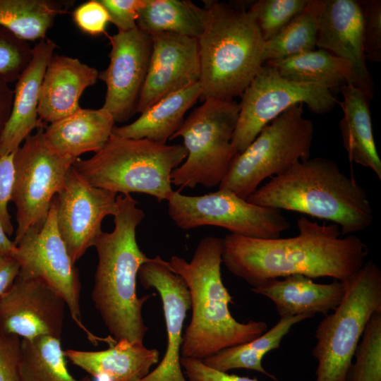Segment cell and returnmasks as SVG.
Here are the masks:
<instances>
[{
	"mask_svg": "<svg viewBox=\"0 0 381 381\" xmlns=\"http://www.w3.org/2000/svg\"><path fill=\"white\" fill-rule=\"evenodd\" d=\"M20 265L16 258L0 255V298L11 287L18 276Z\"/></svg>",
	"mask_w": 381,
	"mask_h": 381,
	"instance_id": "obj_42",
	"label": "cell"
},
{
	"mask_svg": "<svg viewBox=\"0 0 381 381\" xmlns=\"http://www.w3.org/2000/svg\"><path fill=\"white\" fill-rule=\"evenodd\" d=\"M111 114L103 109L81 107L73 114L49 123L44 130L48 146L57 154L73 159L83 153L99 151L114 127Z\"/></svg>",
	"mask_w": 381,
	"mask_h": 381,
	"instance_id": "obj_24",
	"label": "cell"
},
{
	"mask_svg": "<svg viewBox=\"0 0 381 381\" xmlns=\"http://www.w3.org/2000/svg\"><path fill=\"white\" fill-rule=\"evenodd\" d=\"M116 193L87 182L73 165L53 200L58 231L75 264L102 234V222L117 211Z\"/></svg>",
	"mask_w": 381,
	"mask_h": 381,
	"instance_id": "obj_14",
	"label": "cell"
},
{
	"mask_svg": "<svg viewBox=\"0 0 381 381\" xmlns=\"http://www.w3.org/2000/svg\"><path fill=\"white\" fill-rule=\"evenodd\" d=\"M313 316V315L310 314H301L280 317L278 322L272 329L258 338L245 344L222 349L202 360V362L220 372L227 373L233 369L245 368L258 371L277 381V378L262 367L263 356L269 351L279 348L282 339L289 332L293 325Z\"/></svg>",
	"mask_w": 381,
	"mask_h": 381,
	"instance_id": "obj_28",
	"label": "cell"
},
{
	"mask_svg": "<svg viewBox=\"0 0 381 381\" xmlns=\"http://www.w3.org/2000/svg\"><path fill=\"white\" fill-rule=\"evenodd\" d=\"M246 200L258 206L330 221L339 226L341 236L364 231L373 221L364 188L335 161L320 157L296 162Z\"/></svg>",
	"mask_w": 381,
	"mask_h": 381,
	"instance_id": "obj_4",
	"label": "cell"
},
{
	"mask_svg": "<svg viewBox=\"0 0 381 381\" xmlns=\"http://www.w3.org/2000/svg\"><path fill=\"white\" fill-rule=\"evenodd\" d=\"M265 64L275 68L287 79L329 90L351 85L353 80L350 63L322 49Z\"/></svg>",
	"mask_w": 381,
	"mask_h": 381,
	"instance_id": "obj_27",
	"label": "cell"
},
{
	"mask_svg": "<svg viewBox=\"0 0 381 381\" xmlns=\"http://www.w3.org/2000/svg\"><path fill=\"white\" fill-rule=\"evenodd\" d=\"M14 92L0 78V138L11 116Z\"/></svg>",
	"mask_w": 381,
	"mask_h": 381,
	"instance_id": "obj_43",
	"label": "cell"
},
{
	"mask_svg": "<svg viewBox=\"0 0 381 381\" xmlns=\"http://www.w3.org/2000/svg\"><path fill=\"white\" fill-rule=\"evenodd\" d=\"M180 363L188 381H258L256 377L250 378L216 370L198 359L181 356Z\"/></svg>",
	"mask_w": 381,
	"mask_h": 381,
	"instance_id": "obj_41",
	"label": "cell"
},
{
	"mask_svg": "<svg viewBox=\"0 0 381 381\" xmlns=\"http://www.w3.org/2000/svg\"><path fill=\"white\" fill-rule=\"evenodd\" d=\"M297 226V236L284 238L229 234L223 238L222 263L253 288L294 274L344 282L363 265L365 244L353 235L340 237L336 224L322 225L301 216Z\"/></svg>",
	"mask_w": 381,
	"mask_h": 381,
	"instance_id": "obj_1",
	"label": "cell"
},
{
	"mask_svg": "<svg viewBox=\"0 0 381 381\" xmlns=\"http://www.w3.org/2000/svg\"><path fill=\"white\" fill-rule=\"evenodd\" d=\"M152 54L136 112L142 113L164 97L199 82L197 38L171 32L149 35Z\"/></svg>",
	"mask_w": 381,
	"mask_h": 381,
	"instance_id": "obj_18",
	"label": "cell"
},
{
	"mask_svg": "<svg viewBox=\"0 0 381 381\" xmlns=\"http://www.w3.org/2000/svg\"><path fill=\"white\" fill-rule=\"evenodd\" d=\"M14 182L13 152L7 155H0V220L8 236L13 233L11 216L8 205L11 201Z\"/></svg>",
	"mask_w": 381,
	"mask_h": 381,
	"instance_id": "obj_40",
	"label": "cell"
},
{
	"mask_svg": "<svg viewBox=\"0 0 381 381\" xmlns=\"http://www.w3.org/2000/svg\"><path fill=\"white\" fill-rule=\"evenodd\" d=\"M240 104L234 100L209 98L184 119L170 140L181 137L188 152L175 169L171 183L181 188L219 186L238 154L231 145Z\"/></svg>",
	"mask_w": 381,
	"mask_h": 381,
	"instance_id": "obj_9",
	"label": "cell"
},
{
	"mask_svg": "<svg viewBox=\"0 0 381 381\" xmlns=\"http://www.w3.org/2000/svg\"><path fill=\"white\" fill-rule=\"evenodd\" d=\"M187 155L183 145L111 134L92 157L78 158L73 167L93 186L116 193H142L161 202L168 201L174 193L171 173Z\"/></svg>",
	"mask_w": 381,
	"mask_h": 381,
	"instance_id": "obj_6",
	"label": "cell"
},
{
	"mask_svg": "<svg viewBox=\"0 0 381 381\" xmlns=\"http://www.w3.org/2000/svg\"><path fill=\"white\" fill-rule=\"evenodd\" d=\"M337 103L331 90L291 80L264 64L241 95L231 145L242 152L265 126L291 106L306 104L312 112L324 114Z\"/></svg>",
	"mask_w": 381,
	"mask_h": 381,
	"instance_id": "obj_12",
	"label": "cell"
},
{
	"mask_svg": "<svg viewBox=\"0 0 381 381\" xmlns=\"http://www.w3.org/2000/svg\"><path fill=\"white\" fill-rule=\"evenodd\" d=\"M66 303L43 281L18 277L0 298V332L30 339H61Z\"/></svg>",
	"mask_w": 381,
	"mask_h": 381,
	"instance_id": "obj_16",
	"label": "cell"
},
{
	"mask_svg": "<svg viewBox=\"0 0 381 381\" xmlns=\"http://www.w3.org/2000/svg\"><path fill=\"white\" fill-rule=\"evenodd\" d=\"M340 87L343 100L338 103L344 115L339 127L349 159L371 169L381 180V160L373 136L370 99L351 85Z\"/></svg>",
	"mask_w": 381,
	"mask_h": 381,
	"instance_id": "obj_25",
	"label": "cell"
},
{
	"mask_svg": "<svg viewBox=\"0 0 381 381\" xmlns=\"http://www.w3.org/2000/svg\"><path fill=\"white\" fill-rule=\"evenodd\" d=\"M64 353L73 365L103 381H140L159 358L157 349L125 339L102 351L67 349Z\"/></svg>",
	"mask_w": 381,
	"mask_h": 381,
	"instance_id": "obj_23",
	"label": "cell"
},
{
	"mask_svg": "<svg viewBox=\"0 0 381 381\" xmlns=\"http://www.w3.org/2000/svg\"><path fill=\"white\" fill-rule=\"evenodd\" d=\"M203 8L188 0H146L137 27L151 35L171 32L198 38L203 28Z\"/></svg>",
	"mask_w": 381,
	"mask_h": 381,
	"instance_id": "obj_30",
	"label": "cell"
},
{
	"mask_svg": "<svg viewBox=\"0 0 381 381\" xmlns=\"http://www.w3.org/2000/svg\"><path fill=\"white\" fill-rule=\"evenodd\" d=\"M251 291L270 298L280 317L315 313L326 315L341 302L346 283L318 284L304 275L294 274L282 279L267 280Z\"/></svg>",
	"mask_w": 381,
	"mask_h": 381,
	"instance_id": "obj_22",
	"label": "cell"
},
{
	"mask_svg": "<svg viewBox=\"0 0 381 381\" xmlns=\"http://www.w3.org/2000/svg\"><path fill=\"white\" fill-rule=\"evenodd\" d=\"M56 47L47 37L32 48V60L13 90L11 116L0 138L1 155L16 152L34 129L47 126L39 118L37 108L44 75Z\"/></svg>",
	"mask_w": 381,
	"mask_h": 381,
	"instance_id": "obj_20",
	"label": "cell"
},
{
	"mask_svg": "<svg viewBox=\"0 0 381 381\" xmlns=\"http://www.w3.org/2000/svg\"><path fill=\"white\" fill-rule=\"evenodd\" d=\"M313 133V122L303 116V104L291 106L235 157L219 189L231 190L246 200L265 179L309 159Z\"/></svg>",
	"mask_w": 381,
	"mask_h": 381,
	"instance_id": "obj_8",
	"label": "cell"
},
{
	"mask_svg": "<svg viewBox=\"0 0 381 381\" xmlns=\"http://www.w3.org/2000/svg\"><path fill=\"white\" fill-rule=\"evenodd\" d=\"M138 278L145 289H155L159 294L167 336L162 360L140 381H188L180 363L183 323L190 308L187 285L180 276L170 270L168 261L160 256H155L143 264Z\"/></svg>",
	"mask_w": 381,
	"mask_h": 381,
	"instance_id": "obj_17",
	"label": "cell"
},
{
	"mask_svg": "<svg viewBox=\"0 0 381 381\" xmlns=\"http://www.w3.org/2000/svg\"><path fill=\"white\" fill-rule=\"evenodd\" d=\"M99 72L76 58L53 55L44 75L37 108L44 123H52L76 111L84 90L93 85Z\"/></svg>",
	"mask_w": 381,
	"mask_h": 381,
	"instance_id": "obj_21",
	"label": "cell"
},
{
	"mask_svg": "<svg viewBox=\"0 0 381 381\" xmlns=\"http://www.w3.org/2000/svg\"><path fill=\"white\" fill-rule=\"evenodd\" d=\"M107 36L111 47L109 64L98 75L107 85L102 108L115 123H122L136 113L149 68L152 40L138 27Z\"/></svg>",
	"mask_w": 381,
	"mask_h": 381,
	"instance_id": "obj_15",
	"label": "cell"
},
{
	"mask_svg": "<svg viewBox=\"0 0 381 381\" xmlns=\"http://www.w3.org/2000/svg\"><path fill=\"white\" fill-rule=\"evenodd\" d=\"M20 344L19 337L0 332V381H21Z\"/></svg>",
	"mask_w": 381,
	"mask_h": 381,
	"instance_id": "obj_38",
	"label": "cell"
},
{
	"mask_svg": "<svg viewBox=\"0 0 381 381\" xmlns=\"http://www.w3.org/2000/svg\"><path fill=\"white\" fill-rule=\"evenodd\" d=\"M73 22L83 32L91 36L104 34L109 16L98 0H90L79 5L72 13Z\"/></svg>",
	"mask_w": 381,
	"mask_h": 381,
	"instance_id": "obj_37",
	"label": "cell"
},
{
	"mask_svg": "<svg viewBox=\"0 0 381 381\" xmlns=\"http://www.w3.org/2000/svg\"><path fill=\"white\" fill-rule=\"evenodd\" d=\"M107 10L110 22L119 31H128L137 27L140 10L146 0H98Z\"/></svg>",
	"mask_w": 381,
	"mask_h": 381,
	"instance_id": "obj_39",
	"label": "cell"
},
{
	"mask_svg": "<svg viewBox=\"0 0 381 381\" xmlns=\"http://www.w3.org/2000/svg\"><path fill=\"white\" fill-rule=\"evenodd\" d=\"M8 236L0 220V255L13 257L16 246Z\"/></svg>",
	"mask_w": 381,
	"mask_h": 381,
	"instance_id": "obj_44",
	"label": "cell"
},
{
	"mask_svg": "<svg viewBox=\"0 0 381 381\" xmlns=\"http://www.w3.org/2000/svg\"><path fill=\"white\" fill-rule=\"evenodd\" d=\"M362 16V33L365 59L381 61V1H358Z\"/></svg>",
	"mask_w": 381,
	"mask_h": 381,
	"instance_id": "obj_36",
	"label": "cell"
},
{
	"mask_svg": "<svg viewBox=\"0 0 381 381\" xmlns=\"http://www.w3.org/2000/svg\"><path fill=\"white\" fill-rule=\"evenodd\" d=\"M322 0H308L305 9L273 38L265 41L262 60L283 59L316 48L318 16Z\"/></svg>",
	"mask_w": 381,
	"mask_h": 381,
	"instance_id": "obj_32",
	"label": "cell"
},
{
	"mask_svg": "<svg viewBox=\"0 0 381 381\" xmlns=\"http://www.w3.org/2000/svg\"><path fill=\"white\" fill-rule=\"evenodd\" d=\"M203 2V28L198 38L200 99L234 100L241 97L264 64L265 41L246 7Z\"/></svg>",
	"mask_w": 381,
	"mask_h": 381,
	"instance_id": "obj_5",
	"label": "cell"
},
{
	"mask_svg": "<svg viewBox=\"0 0 381 381\" xmlns=\"http://www.w3.org/2000/svg\"><path fill=\"white\" fill-rule=\"evenodd\" d=\"M20 375L21 381H92L70 373L61 339L51 336L21 339Z\"/></svg>",
	"mask_w": 381,
	"mask_h": 381,
	"instance_id": "obj_31",
	"label": "cell"
},
{
	"mask_svg": "<svg viewBox=\"0 0 381 381\" xmlns=\"http://www.w3.org/2000/svg\"><path fill=\"white\" fill-rule=\"evenodd\" d=\"M72 2L0 0V27L26 42L45 39L56 17L67 13Z\"/></svg>",
	"mask_w": 381,
	"mask_h": 381,
	"instance_id": "obj_29",
	"label": "cell"
},
{
	"mask_svg": "<svg viewBox=\"0 0 381 381\" xmlns=\"http://www.w3.org/2000/svg\"><path fill=\"white\" fill-rule=\"evenodd\" d=\"M44 130L37 128L13 152L11 201L16 207V246L28 229L42 226L54 198L75 161L52 150L44 138Z\"/></svg>",
	"mask_w": 381,
	"mask_h": 381,
	"instance_id": "obj_11",
	"label": "cell"
},
{
	"mask_svg": "<svg viewBox=\"0 0 381 381\" xmlns=\"http://www.w3.org/2000/svg\"><path fill=\"white\" fill-rule=\"evenodd\" d=\"M200 95L201 87L198 82L160 99L140 113V117L133 123L114 126L111 134L167 144L182 125L186 112Z\"/></svg>",
	"mask_w": 381,
	"mask_h": 381,
	"instance_id": "obj_26",
	"label": "cell"
},
{
	"mask_svg": "<svg viewBox=\"0 0 381 381\" xmlns=\"http://www.w3.org/2000/svg\"><path fill=\"white\" fill-rule=\"evenodd\" d=\"M13 258L20 265L18 277L39 279L56 292L65 301L72 320L92 344L97 346L103 341L111 345L116 342L110 335L104 338L95 335L83 324L79 272L58 231L54 200L42 226L25 231L16 244Z\"/></svg>",
	"mask_w": 381,
	"mask_h": 381,
	"instance_id": "obj_13",
	"label": "cell"
},
{
	"mask_svg": "<svg viewBox=\"0 0 381 381\" xmlns=\"http://www.w3.org/2000/svg\"><path fill=\"white\" fill-rule=\"evenodd\" d=\"M167 202L169 217L183 230L216 226L236 235L273 239L291 227L282 210L256 205L226 189L195 196L176 190Z\"/></svg>",
	"mask_w": 381,
	"mask_h": 381,
	"instance_id": "obj_10",
	"label": "cell"
},
{
	"mask_svg": "<svg viewBox=\"0 0 381 381\" xmlns=\"http://www.w3.org/2000/svg\"><path fill=\"white\" fill-rule=\"evenodd\" d=\"M308 0H258L250 3L253 16L264 41L276 36L306 7Z\"/></svg>",
	"mask_w": 381,
	"mask_h": 381,
	"instance_id": "obj_34",
	"label": "cell"
},
{
	"mask_svg": "<svg viewBox=\"0 0 381 381\" xmlns=\"http://www.w3.org/2000/svg\"><path fill=\"white\" fill-rule=\"evenodd\" d=\"M353 356L346 381H381V311L369 319Z\"/></svg>",
	"mask_w": 381,
	"mask_h": 381,
	"instance_id": "obj_33",
	"label": "cell"
},
{
	"mask_svg": "<svg viewBox=\"0 0 381 381\" xmlns=\"http://www.w3.org/2000/svg\"><path fill=\"white\" fill-rule=\"evenodd\" d=\"M32 58V48L8 30L0 27V78L16 81Z\"/></svg>",
	"mask_w": 381,
	"mask_h": 381,
	"instance_id": "obj_35",
	"label": "cell"
},
{
	"mask_svg": "<svg viewBox=\"0 0 381 381\" xmlns=\"http://www.w3.org/2000/svg\"><path fill=\"white\" fill-rule=\"evenodd\" d=\"M114 229L96 241L98 262L92 299L102 320L116 341L143 344L148 330L142 313L152 296L138 297L136 282L140 266L150 260L139 248L136 229L145 218L130 194L116 196Z\"/></svg>",
	"mask_w": 381,
	"mask_h": 381,
	"instance_id": "obj_2",
	"label": "cell"
},
{
	"mask_svg": "<svg viewBox=\"0 0 381 381\" xmlns=\"http://www.w3.org/2000/svg\"><path fill=\"white\" fill-rule=\"evenodd\" d=\"M346 292L334 313L315 330L313 356L318 360L315 381H346L356 347L372 316L381 311V271L371 260L344 281Z\"/></svg>",
	"mask_w": 381,
	"mask_h": 381,
	"instance_id": "obj_7",
	"label": "cell"
},
{
	"mask_svg": "<svg viewBox=\"0 0 381 381\" xmlns=\"http://www.w3.org/2000/svg\"><path fill=\"white\" fill-rule=\"evenodd\" d=\"M222 253L223 238L207 236L198 244L190 262L176 255L168 261L170 270L184 280L190 297L192 317L183 334L181 356L202 361L267 329L263 321L242 323L231 315L232 296L222 279Z\"/></svg>",
	"mask_w": 381,
	"mask_h": 381,
	"instance_id": "obj_3",
	"label": "cell"
},
{
	"mask_svg": "<svg viewBox=\"0 0 381 381\" xmlns=\"http://www.w3.org/2000/svg\"><path fill=\"white\" fill-rule=\"evenodd\" d=\"M316 47L349 61L353 70L351 85L373 99L374 84L365 62L358 1L322 0Z\"/></svg>",
	"mask_w": 381,
	"mask_h": 381,
	"instance_id": "obj_19",
	"label": "cell"
}]
</instances>
